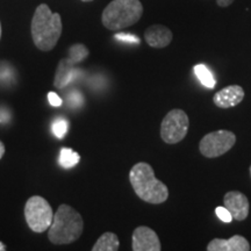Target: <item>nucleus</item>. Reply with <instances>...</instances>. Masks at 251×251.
<instances>
[{"label":"nucleus","mask_w":251,"mask_h":251,"mask_svg":"<svg viewBox=\"0 0 251 251\" xmlns=\"http://www.w3.org/2000/svg\"><path fill=\"white\" fill-rule=\"evenodd\" d=\"M129 181L134 192L143 201L159 205L168 200V186L157 179L152 166L148 163H136L129 171Z\"/></svg>","instance_id":"1"},{"label":"nucleus","mask_w":251,"mask_h":251,"mask_svg":"<svg viewBox=\"0 0 251 251\" xmlns=\"http://www.w3.org/2000/svg\"><path fill=\"white\" fill-rule=\"evenodd\" d=\"M62 30L61 15L52 13L46 4L37 6L31 20V37L36 48L41 51L54 49L62 35Z\"/></svg>","instance_id":"2"},{"label":"nucleus","mask_w":251,"mask_h":251,"mask_svg":"<svg viewBox=\"0 0 251 251\" xmlns=\"http://www.w3.org/2000/svg\"><path fill=\"white\" fill-rule=\"evenodd\" d=\"M84 230L81 215L71 206L63 203L54 214L52 224L48 229L49 241L55 246L76 242Z\"/></svg>","instance_id":"3"},{"label":"nucleus","mask_w":251,"mask_h":251,"mask_svg":"<svg viewBox=\"0 0 251 251\" xmlns=\"http://www.w3.org/2000/svg\"><path fill=\"white\" fill-rule=\"evenodd\" d=\"M143 6L140 0H113L101 14V23L107 29L119 31L140 21Z\"/></svg>","instance_id":"4"},{"label":"nucleus","mask_w":251,"mask_h":251,"mask_svg":"<svg viewBox=\"0 0 251 251\" xmlns=\"http://www.w3.org/2000/svg\"><path fill=\"white\" fill-rule=\"evenodd\" d=\"M89 55L90 51L87 47L81 45V43H77V45L70 47L68 58H63L57 65L54 80L56 89H64L71 81L76 79L80 71L79 69L75 68V65L83 62Z\"/></svg>","instance_id":"5"},{"label":"nucleus","mask_w":251,"mask_h":251,"mask_svg":"<svg viewBox=\"0 0 251 251\" xmlns=\"http://www.w3.org/2000/svg\"><path fill=\"white\" fill-rule=\"evenodd\" d=\"M25 219L31 230L43 233L51 226L54 212L45 198L34 196L30 197L25 205Z\"/></svg>","instance_id":"6"},{"label":"nucleus","mask_w":251,"mask_h":251,"mask_svg":"<svg viewBox=\"0 0 251 251\" xmlns=\"http://www.w3.org/2000/svg\"><path fill=\"white\" fill-rule=\"evenodd\" d=\"M190 120L183 109H171L161 124V137L166 144L179 143L186 137Z\"/></svg>","instance_id":"7"},{"label":"nucleus","mask_w":251,"mask_h":251,"mask_svg":"<svg viewBox=\"0 0 251 251\" xmlns=\"http://www.w3.org/2000/svg\"><path fill=\"white\" fill-rule=\"evenodd\" d=\"M236 143V135L229 130H216L206 134L199 143V150L207 158H216L227 153Z\"/></svg>","instance_id":"8"},{"label":"nucleus","mask_w":251,"mask_h":251,"mask_svg":"<svg viewBox=\"0 0 251 251\" xmlns=\"http://www.w3.org/2000/svg\"><path fill=\"white\" fill-rule=\"evenodd\" d=\"M131 249L134 251H161L162 246L155 230L146 226H140L133 231Z\"/></svg>","instance_id":"9"},{"label":"nucleus","mask_w":251,"mask_h":251,"mask_svg":"<svg viewBox=\"0 0 251 251\" xmlns=\"http://www.w3.org/2000/svg\"><path fill=\"white\" fill-rule=\"evenodd\" d=\"M224 206L236 221H244L249 215L250 202L246 194L240 191H229L224 197Z\"/></svg>","instance_id":"10"},{"label":"nucleus","mask_w":251,"mask_h":251,"mask_svg":"<svg viewBox=\"0 0 251 251\" xmlns=\"http://www.w3.org/2000/svg\"><path fill=\"white\" fill-rule=\"evenodd\" d=\"M244 90L240 85H229L218 91L213 97V102L219 108H231L243 101Z\"/></svg>","instance_id":"11"},{"label":"nucleus","mask_w":251,"mask_h":251,"mask_svg":"<svg viewBox=\"0 0 251 251\" xmlns=\"http://www.w3.org/2000/svg\"><path fill=\"white\" fill-rule=\"evenodd\" d=\"M174 39V34L163 25H152L144 31V40L151 48L162 49L168 47Z\"/></svg>","instance_id":"12"},{"label":"nucleus","mask_w":251,"mask_h":251,"mask_svg":"<svg viewBox=\"0 0 251 251\" xmlns=\"http://www.w3.org/2000/svg\"><path fill=\"white\" fill-rule=\"evenodd\" d=\"M207 251H249L251 249L249 241L241 235L227 238H214L207 244Z\"/></svg>","instance_id":"13"},{"label":"nucleus","mask_w":251,"mask_h":251,"mask_svg":"<svg viewBox=\"0 0 251 251\" xmlns=\"http://www.w3.org/2000/svg\"><path fill=\"white\" fill-rule=\"evenodd\" d=\"M120 248V241L117 234L103 233L92 247V251H117Z\"/></svg>","instance_id":"14"},{"label":"nucleus","mask_w":251,"mask_h":251,"mask_svg":"<svg viewBox=\"0 0 251 251\" xmlns=\"http://www.w3.org/2000/svg\"><path fill=\"white\" fill-rule=\"evenodd\" d=\"M80 161V156L78 152L74 151L71 148H62L61 153L58 157V163L62 168L64 169H72L75 168Z\"/></svg>","instance_id":"15"},{"label":"nucleus","mask_w":251,"mask_h":251,"mask_svg":"<svg viewBox=\"0 0 251 251\" xmlns=\"http://www.w3.org/2000/svg\"><path fill=\"white\" fill-rule=\"evenodd\" d=\"M194 72H196L198 78H199L200 81H201L206 87L212 89V87L215 86L216 81L214 79V77H213L212 72L209 71V69L207 68L206 65L203 64L196 65V67H194Z\"/></svg>","instance_id":"16"},{"label":"nucleus","mask_w":251,"mask_h":251,"mask_svg":"<svg viewBox=\"0 0 251 251\" xmlns=\"http://www.w3.org/2000/svg\"><path fill=\"white\" fill-rule=\"evenodd\" d=\"M68 127H69V122L67 119L64 118H57L52 124V133L57 139L62 140L64 139L65 134L68 131Z\"/></svg>","instance_id":"17"},{"label":"nucleus","mask_w":251,"mask_h":251,"mask_svg":"<svg viewBox=\"0 0 251 251\" xmlns=\"http://www.w3.org/2000/svg\"><path fill=\"white\" fill-rule=\"evenodd\" d=\"M215 213H216V215L219 216V219L222 220L224 222H227V224H229V222L233 221V218H231L230 213H229V211L227 208H226L225 206L224 207H222V206L216 207Z\"/></svg>","instance_id":"18"},{"label":"nucleus","mask_w":251,"mask_h":251,"mask_svg":"<svg viewBox=\"0 0 251 251\" xmlns=\"http://www.w3.org/2000/svg\"><path fill=\"white\" fill-rule=\"evenodd\" d=\"M115 39L119 41H122V42H129V43H140V39L136 37L133 34H117L115 35Z\"/></svg>","instance_id":"19"},{"label":"nucleus","mask_w":251,"mask_h":251,"mask_svg":"<svg viewBox=\"0 0 251 251\" xmlns=\"http://www.w3.org/2000/svg\"><path fill=\"white\" fill-rule=\"evenodd\" d=\"M48 101L52 107H59L63 105L62 98H59V96L55 92H49L48 93Z\"/></svg>","instance_id":"20"},{"label":"nucleus","mask_w":251,"mask_h":251,"mask_svg":"<svg viewBox=\"0 0 251 251\" xmlns=\"http://www.w3.org/2000/svg\"><path fill=\"white\" fill-rule=\"evenodd\" d=\"M234 2V0H216V4L220 7H228L229 5H231Z\"/></svg>","instance_id":"21"},{"label":"nucleus","mask_w":251,"mask_h":251,"mask_svg":"<svg viewBox=\"0 0 251 251\" xmlns=\"http://www.w3.org/2000/svg\"><path fill=\"white\" fill-rule=\"evenodd\" d=\"M4 153H5V146H4V143H2L1 141H0V159L2 158Z\"/></svg>","instance_id":"22"},{"label":"nucleus","mask_w":251,"mask_h":251,"mask_svg":"<svg viewBox=\"0 0 251 251\" xmlns=\"http://www.w3.org/2000/svg\"><path fill=\"white\" fill-rule=\"evenodd\" d=\"M6 250V246L2 242H0V251H5Z\"/></svg>","instance_id":"23"},{"label":"nucleus","mask_w":251,"mask_h":251,"mask_svg":"<svg viewBox=\"0 0 251 251\" xmlns=\"http://www.w3.org/2000/svg\"><path fill=\"white\" fill-rule=\"evenodd\" d=\"M0 39H1V24H0Z\"/></svg>","instance_id":"24"},{"label":"nucleus","mask_w":251,"mask_h":251,"mask_svg":"<svg viewBox=\"0 0 251 251\" xmlns=\"http://www.w3.org/2000/svg\"><path fill=\"white\" fill-rule=\"evenodd\" d=\"M81 1H84V2H89V1H93V0H81Z\"/></svg>","instance_id":"25"},{"label":"nucleus","mask_w":251,"mask_h":251,"mask_svg":"<svg viewBox=\"0 0 251 251\" xmlns=\"http://www.w3.org/2000/svg\"><path fill=\"white\" fill-rule=\"evenodd\" d=\"M250 176H251V166H250Z\"/></svg>","instance_id":"26"}]
</instances>
